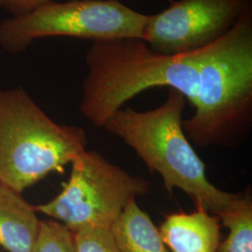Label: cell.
<instances>
[{
	"label": "cell",
	"mask_w": 252,
	"mask_h": 252,
	"mask_svg": "<svg viewBox=\"0 0 252 252\" xmlns=\"http://www.w3.org/2000/svg\"><path fill=\"white\" fill-rule=\"evenodd\" d=\"M194 114L182 121L190 143L234 147L252 126V9L225 36L204 49Z\"/></svg>",
	"instance_id": "cell-2"
},
{
	"label": "cell",
	"mask_w": 252,
	"mask_h": 252,
	"mask_svg": "<svg viewBox=\"0 0 252 252\" xmlns=\"http://www.w3.org/2000/svg\"><path fill=\"white\" fill-rule=\"evenodd\" d=\"M70 164L71 173L62 190L35 209L71 232L110 229L132 200L149 191L144 178L130 174L95 151H84Z\"/></svg>",
	"instance_id": "cell-5"
},
{
	"label": "cell",
	"mask_w": 252,
	"mask_h": 252,
	"mask_svg": "<svg viewBox=\"0 0 252 252\" xmlns=\"http://www.w3.org/2000/svg\"><path fill=\"white\" fill-rule=\"evenodd\" d=\"M220 226L216 215L196 209L167 215L158 230L170 252H218Z\"/></svg>",
	"instance_id": "cell-8"
},
{
	"label": "cell",
	"mask_w": 252,
	"mask_h": 252,
	"mask_svg": "<svg viewBox=\"0 0 252 252\" xmlns=\"http://www.w3.org/2000/svg\"><path fill=\"white\" fill-rule=\"evenodd\" d=\"M2 2H3V0H0V6H1V4H2Z\"/></svg>",
	"instance_id": "cell-15"
},
{
	"label": "cell",
	"mask_w": 252,
	"mask_h": 252,
	"mask_svg": "<svg viewBox=\"0 0 252 252\" xmlns=\"http://www.w3.org/2000/svg\"><path fill=\"white\" fill-rule=\"evenodd\" d=\"M229 230L218 252H252V194L251 188L238 193L223 212L218 215Z\"/></svg>",
	"instance_id": "cell-11"
},
{
	"label": "cell",
	"mask_w": 252,
	"mask_h": 252,
	"mask_svg": "<svg viewBox=\"0 0 252 252\" xmlns=\"http://www.w3.org/2000/svg\"><path fill=\"white\" fill-rule=\"evenodd\" d=\"M33 252H77L74 234L54 220H41Z\"/></svg>",
	"instance_id": "cell-12"
},
{
	"label": "cell",
	"mask_w": 252,
	"mask_h": 252,
	"mask_svg": "<svg viewBox=\"0 0 252 252\" xmlns=\"http://www.w3.org/2000/svg\"><path fill=\"white\" fill-rule=\"evenodd\" d=\"M51 0H3L0 7L6 9L12 16L19 17L27 14Z\"/></svg>",
	"instance_id": "cell-14"
},
{
	"label": "cell",
	"mask_w": 252,
	"mask_h": 252,
	"mask_svg": "<svg viewBox=\"0 0 252 252\" xmlns=\"http://www.w3.org/2000/svg\"><path fill=\"white\" fill-rule=\"evenodd\" d=\"M148 14L120 0H51L33 11L0 23V47L10 54L24 53L32 42L50 36L94 41L142 39Z\"/></svg>",
	"instance_id": "cell-6"
},
{
	"label": "cell",
	"mask_w": 252,
	"mask_h": 252,
	"mask_svg": "<svg viewBox=\"0 0 252 252\" xmlns=\"http://www.w3.org/2000/svg\"><path fill=\"white\" fill-rule=\"evenodd\" d=\"M185 103L181 93L169 89L167 98L158 108L147 111L121 108L103 128L130 147L149 171L158 173L170 194L180 189L196 209L218 216L238 193L219 189L207 179L206 164L183 131Z\"/></svg>",
	"instance_id": "cell-3"
},
{
	"label": "cell",
	"mask_w": 252,
	"mask_h": 252,
	"mask_svg": "<svg viewBox=\"0 0 252 252\" xmlns=\"http://www.w3.org/2000/svg\"><path fill=\"white\" fill-rule=\"evenodd\" d=\"M203 53L163 55L140 38L93 42L85 55L88 72L82 82L81 115L103 128L126 102L155 87L179 91L192 106Z\"/></svg>",
	"instance_id": "cell-1"
},
{
	"label": "cell",
	"mask_w": 252,
	"mask_h": 252,
	"mask_svg": "<svg viewBox=\"0 0 252 252\" xmlns=\"http://www.w3.org/2000/svg\"><path fill=\"white\" fill-rule=\"evenodd\" d=\"M252 0H176L145 22L142 40L163 55L190 54L222 38Z\"/></svg>",
	"instance_id": "cell-7"
},
{
	"label": "cell",
	"mask_w": 252,
	"mask_h": 252,
	"mask_svg": "<svg viewBox=\"0 0 252 252\" xmlns=\"http://www.w3.org/2000/svg\"><path fill=\"white\" fill-rule=\"evenodd\" d=\"M120 252H170L152 219L132 200L110 228Z\"/></svg>",
	"instance_id": "cell-10"
},
{
	"label": "cell",
	"mask_w": 252,
	"mask_h": 252,
	"mask_svg": "<svg viewBox=\"0 0 252 252\" xmlns=\"http://www.w3.org/2000/svg\"><path fill=\"white\" fill-rule=\"evenodd\" d=\"M79 126L58 125L23 88L0 89V184L23 193L86 151Z\"/></svg>",
	"instance_id": "cell-4"
},
{
	"label": "cell",
	"mask_w": 252,
	"mask_h": 252,
	"mask_svg": "<svg viewBox=\"0 0 252 252\" xmlns=\"http://www.w3.org/2000/svg\"><path fill=\"white\" fill-rule=\"evenodd\" d=\"M22 193L0 184V247L9 252H33L40 220Z\"/></svg>",
	"instance_id": "cell-9"
},
{
	"label": "cell",
	"mask_w": 252,
	"mask_h": 252,
	"mask_svg": "<svg viewBox=\"0 0 252 252\" xmlns=\"http://www.w3.org/2000/svg\"><path fill=\"white\" fill-rule=\"evenodd\" d=\"M72 233L77 252H120L110 229L84 228Z\"/></svg>",
	"instance_id": "cell-13"
}]
</instances>
